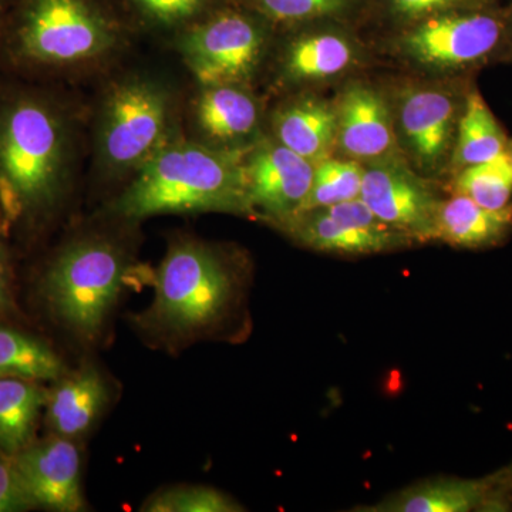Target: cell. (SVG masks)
Here are the masks:
<instances>
[{
    "label": "cell",
    "mask_w": 512,
    "mask_h": 512,
    "mask_svg": "<svg viewBox=\"0 0 512 512\" xmlns=\"http://www.w3.org/2000/svg\"><path fill=\"white\" fill-rule=\"evenodd\" d=\"M308 247L339 254H372L397 244V234L360 200L303 212L284 227Z\"/></svg>",
    "instance_id": "5bb4252c"
},
{
    "label": "cell",
    "mask_w": 512,
    "mask_h": 512,
    "mask_svg": "<svg viewBox=\"0 0 512 512\" xmlns=\"http://www.w3.org/2000/svg\"><path fill=\"white\" fill-rule=\"evenodd\" d=\"M507 154H508V157H510V160H511V163H512V140H508Z\"/></svg>",
    "instance_id": "836d02e7"
},
{
    "label": "cell",
    "mask_w": 512,
    "mask_h": 512,
    "mask_svg": "<svg viewBox=\"0 0 512 512\" xmlns=\"http://www.w3.org/2000/svg\"><path fill=\"white\" fill-rule=\"evenodd\" d=\"M333 23L282 29L275 72L284 84L318 82L345 73L355 63V43Z\"/></svg>",
    "instance_id": "9a60e30c"
},
{
    "label": "cell",
    "mask_w": 512,
    "mask_h": 512,
    "mask_svg": "<svg viewBox=\"0 0 512 512\" xmlns=\"http://www.w3.org/2000/svg\"><path fill=\"white\" fill-rule=\"evenodd\" d=\"M187 87L136 56L93 84L87 94L86 181L106 194L103 201L183 136Z\"/></svg>",
    "instance_id": "3957f363"
},
{
    "label": "cell",
    "mask_w": 512,
    "mask_h": 512,
    "mask_svg": "<svg viewBox=\"0 0 512 512\" xmlns=\"http://www.w3.org/2000/svg\"><path fill=\"white\" fill-rule=\"evenodd\" d=\"M47 389L25 379H0V451L12 457L35 441Z\"/></svg>",
    "instance_id": "44dd1931"
},
{
    "label": "cell",
    "mask_w": 512,
    "mask_h": 512,
    "mask_svg": "<svg viewBox=\"0 0 512 512\" xmlns=\"http://www.w3.org/2000/svg\"><path fill=\"white\" fill-rule=\"evenodd\" d=\"M454 194L466 195L488 210H503L512 204V163L508 154L454 174Z\"/></svg>",
    "instance_id": "484cf974"
},
{
    "label": "cell",
    "mask_w": 512,
    "mask_h": 512,
    "mask_svg": "<svg viewBox=\"0 0 512 512\" xmlns=\"http://www.w3.org/2000/svg\"><path fill=\"white\" fill-rule=\"evenodd\" d=\"M494 480H440L410 488L384 508L399 512H467L490 497Z\"/></svg>",
    "instance_id": "603a6c76"
},
{
    "label": "cell",
    "mask_w": 512,
    "mask_h": 512,
    "mask_svg": "<svg viewBox=\"0 0 512 512\" xmlns=\"http://www.w3.org/2000/svg\"><path fill=\"white\" fill-rule=\"evenodd\" d=\"M252 214L285 227L311 190L315 164L265 134L242 156Z\"/></svg>",
    "instance_id": "30bf717a"
},
{
    "label": "cell",
    "mask_w": 512,
    "mask_h": 512,
    "mask_svg": "<svg viewBox=\"0 0 512 512\" xmlns=\"http://www.w3.org/2000/svg\"><path fill=\"white\" fill-rule=\"evenodd\" d=\"M111 384L92 360L67 369L47 387L45 423L53 436L80 441L99 423L111 402Z\"/></svg>",
    "instance_id": "2e32d148"
},
{
    "label": "cell",
    "mask_w": 512,
    "mask_h": 512,
    "mask_svg": "<svg viewBox=\"0 0 512 512\" xmlns=\"http://www.w3.org/2000/svg\"><path fill=\"white\" fill-rule=\"evenodd\" d=\"M336 146L355 161L390 160L396 150L392 111L372 87L350 86L338 106Z\"/></svg>",
    "instance_id": "e0dca14e"
},
{
    "label": "cell",
    "mask_w": 512,
    "mask_h": 512,
    "mask_svg": "<svg viewBox=\"0 0 512 512\" xmlns=\"http://www.w3.org/2000/svg\"><path fill=\"white\" fill-rule=\"evenodd\" d=\"M508 140L483 94L477 89H468L448 167L454 175L470 165L503 156L507 153Z\"/></svg>",
    "instance_id": "ffe728a7"
},
{
    "label": "cell",
    "mask_w": 512,
    "mask_h": 512,
    "mask_svg": "<svg viewBox=\"0 0 512 512\" xmlns=\"http://www.w3.org/2000/svg\"><path fill=\"white\" fill-rule=\"evenodd\" d=\"M467 92L419 87L407 90L397 104L400 136L421 170L437 171L450 165Z\"/></svg>",
    "instance_id": "8fae6325"
},
{
    "label": "cell",
    "mask_w": 512,
    "mask_h": 512,
    "mask_svg": "<svg viewBox=\"0 0 512 512\" xmlns=\"http://www.w3.org/2000/svg\"><path fill=\"white\" fill-rule=\"evenodd\" d=\"M400 46L417 63L451 72L476 69L512 53L504 9L495 0L404 25Z\"/></svg>",
    "instance_id": "ba28073f"
},
{
    "label": "cell",
    "mask_w": 512,
    "mask_h": 512,
    "mask_svg": "<svg viewBox=\"0 0 512 512\" xmlns=\"http://www.w3.org/2000/svg\"><path fill=\"white\" fill-rule=\"evenodd\" d=\"M13 0H0V40L5 32L6 22H8L10 9H12Z\"/></svg>",
    "instance_id": "1f68e13d"
},
{
    "label": "cell",
    "mask_w": 512,
    "mask_h": 512,
    "mask_svg": "<svg viewBox=\"0 0 512 512\" xmlns=\"http://www.w3.org/2000/svg\"><path fill=\"white\" fill-rule=\"evenodd\" d=\"M141 40L119 0H13L0 74L92 87L136 56Z\"/></svg>",
    "instance_id": "7a4b0ae2"
},
{
    "label": "cell",
    "mask_w": 512,
    "mask_h": 512,
    "mask_svg": "<svg viewBox=\"0 0 512 512\" xmlns=\"http://www.w3.org/2000/svg\"><path fill=\"white\" fill-rule=\"evenodd\" d=\"M363 173L365 167L350 158L339 160L329 157L320 161L315 167L311 190L306 195L298 215L359 198Z\"/></svg>",
    "instance_id": "4316f807"
},
{
    "label": "cell",
    "mask_w": 512,
    "mask_h": 512,
    "mask_svg": "<svg viewBox=\"0 0 512 512\" xmlns=\"http://www.w3.org/2000/svg\"><path fill=\"white\" fill-rule=\"evenodd\" d=\"M87 94L0 74V224L10 237L55 227L86 180Z\"/></svg>",
    "instance_id": "6da1fadb"
},
{
    "label": "cell",
    "mask_w": 512,
    "mask_h": 512,
    "mask_svg": "<svg viewBox=\"0 0 512 512\" xmlns=\"http://www.w3.org/2000/svg\"><path fill=\"white\" fill-rule=\"evenodd\" d=\"M278 29L254 10L225 0L165 46L194 84L254 86L272 53Z\"/></svg>",
    "instance_id": "52a82bcc"
},
{
    "label": "cell",
    "mask_w": 512,
    "mask_h": 512,
    "mask_svg": "<svg viewBox=\"0 0 512 512\" xmlns=\"http://www.w3.org/2000/svg\"><path fill=\"white\" fill-rule=\"evenodd\" d=\"M28 497L13 467L12 457L0 451V512L30 510Z\"/></svg>",
    "instance_id": "f546056e"
},
{
    "label": "cell",
    "mask_w": 512,
    "mask_h": 512,
    "mask_svg": "<svg viewBox=\"0 0 512 512\" xmlns=\"http://www.w3.org/2000/svg\"><path fill=\"white\" fill-rule=\"evenodd\" d=\"M15 311L13 295V264L9 234L0 224V320L9 318Z\"/></svg>",
    "instance_id": "4dcf8cb0"
},
{
    "label": "cell",
    "mask_w": 512,
    "mask_h": 512,
    "mask_svg": "<svg viewBox=\"0 0 512 512\" xmlns=\"http://www.w3.org/2000/svg\"><path fill=\"white\" fill-rule=\"evenodd\" d=\"M12 463L32 508L79 512L86 507L79 441L50 434L12 456Z\"/></svg>",
    "instance_id": "7c38bea8"
},
{
    "label": "cell",
    "mask_w": 512,
    "mask_h": 512,
    "mask_svg": "<svg viewBox=\"0 0 512 512\" xmlns=\"http://www.w3.org/2000/svg\"><path fill=\"white\" fill-rule=\"evenodd\" d=\"M360 200L399 234L434 238L440 201L421 178L393 158L366 165Z\"/></svg>",
    "instance_id": "4fadbf2b"
},
{
    "label": "cell",
    "mask_w": 512,
    "mask_h": 512,
    "mask_svg": "<svg viewBox=\"0 0 512 512\" xmlns=\"http://www.w3.org/2000/svg\"><path fill=\"white\" fill-rule=\"evenodd\" d=\"M505 22H507L508 39H510V46L512 52V0L507 8H504Z\"/></svg>",
    "instance_id": "d6a6232c"
},
{
    "label": "cell",
    "mask_w": 512,
    "mask_h": 512,
    "mask_svg": "<svg viewBox=\"0 0 512 512\" xmlns=\"http://www.w3.org/2000/svg\"><path fill=\"white\" fill-rule=\"evenodd\" d=\"M69 367L45 340L0 326V379L55 382Z\"/></svg>",
    "instance_id": "7402d4cb"
},
{
    "label": "cell",
    "mask_w": 512,
    "mask_h": 512,
    "mask_svg": "<svg viewBox=\"0 0 512 512\" xmlns=\"http://www.w3.org/2000/svg\"><path fill=\"white\" fill-rule=\"evenodd\" d=\"M512 232V204L488 210L466 195L440 201L434 238L458 248H487L501 244Z\"/></svg>",
    "instance_id": "d6986e66"
},
{
    "label": "cell",
    "mask_w": 512,
    "mask_h": 512,
    "mask_svg": "<svg viewBox=\"0 0 512 512\" xmlns=\"http://www.w3.org/2000/svg\"><path fill=\"white\" fill-rule=\"evenodd\" d=\"M254 10L276 29L338 23L367 9L369 0H235Z\"/></svg>",
    "instance_id": "d4e9b609"
},
{
    "label": "cell",
    "mask_w": 512,
    "mask_h": 512,
    "mask_svg": "<svg viewBox=\"0 0 512 512\" xmlns=\"http://www.w3.org/2000/svg\"><path fill=\"white\" fill-rule=\"evenodd\" d=\"M235 286L234 266L224 249L194 234H175L158 265L153 301L134 325L157 345L183 348L220 322Z\"/></svg>",
    "instance_id": "8992f818"
},
{
    "label": "cell",
    "mask_w": 512,
    "mask_h": 512,
    "mask_svg": "<svg viewBox=\"0 0 512 512\" xmlns=\"http://www.w3.org/2000/svg\"><path fill=\"white\" fill-rule=\"evenodd\" d=\"M140 225L99 210L47 258L39 288L47 311L77 342L103 338L140 248Z\"/></svg>",
    "instance_id": "277c9868"
},
{
    "label": "cell",
    "mask_w": 512,
    "mask_h": 512,
    "mask_svg": "<svg viewBox=\"0 0 512 512\" xmlns=\"http://www.w3.org/2000/svg\"><path fill=\"white\" fill-rule=\"evenodd\" d=\"M143 39L171 37L190 26L225 0H119Z\"/></svg>",
    "instance_id": "cb8c5ba5"
},
{
    "label": "cell",
    "mask_w": 512,
    "mask_h": 512,
    "mask_svg": "<svg viewBox=\"0 0 512 512\" xmlns=\"http://www.w3.org/2000/svg\"><path fill=\"white\" fill-rule=\"evenodd\" d=\"M242 156L183 134L101 202L99 210L138 224L157 215L252 214Z\"/></svg>",
    "instance_id": "5b68a950"
},
{
    "label": "cell",
    "mask_w": 512,
    "mask_h": 512,
    "mask_svg": "<svg viewBox=\"0 0 512 512\" xmlns=\"http://www.w3.org/2000/svg\"><path fill=\"white\" fill-rule=\"evenodd\" d=\"M336 130V106L315 97L282 101L266 116V134L315 165L329 158Z\"/></svg>",
    "instance_id": "ac0fdd59"
},
{
    "label": "cell",
    "mask_w": 512,
    "mask_h": 512,
    "mask_svg": "<svg viewBox=\"0 0 512 512\" xmlns=\"http://www.w3.org/2000/svg\"><path fill=\"white\" fill-rule=\"evenodd\" d=\"M147 512H235L241 510L228 495L204 485L168 488L148 498Z\"/></svg>",
    "instance_id": "83f0119b"
},
{
    "label": "cell",
    "mask_w": 512,
    "mask_h": 512,
    "mask_svg": "<svg viewBox=\"0 0 512 512\" xmlns=\"http://www.w3.org/2000/svg\"><path fill=\"white\" fill-rule=\"evenodd\" d=\"M264 103L254 86L188 82L183 133L190 140L220 150L245 153L266 134Z\"/></svg>",
    "instance_id": "9c48e42d"
},
{
    "label": "cell",
    "mask_w": 512,
    "mask_h": 512,
    "mask_svg": "<svg viewBox=\"0 0 512 512\" xmlns=\"http://www.w3.org/2000/svg\"><path fill=\"white\" fill-rule=\"evenodd\" d=\"M493 0H369L367 8H377L402 25L461 6L478 5Z\"/></svg>",
    "instance_id": "f1b7e54d"
}]
</instances>
